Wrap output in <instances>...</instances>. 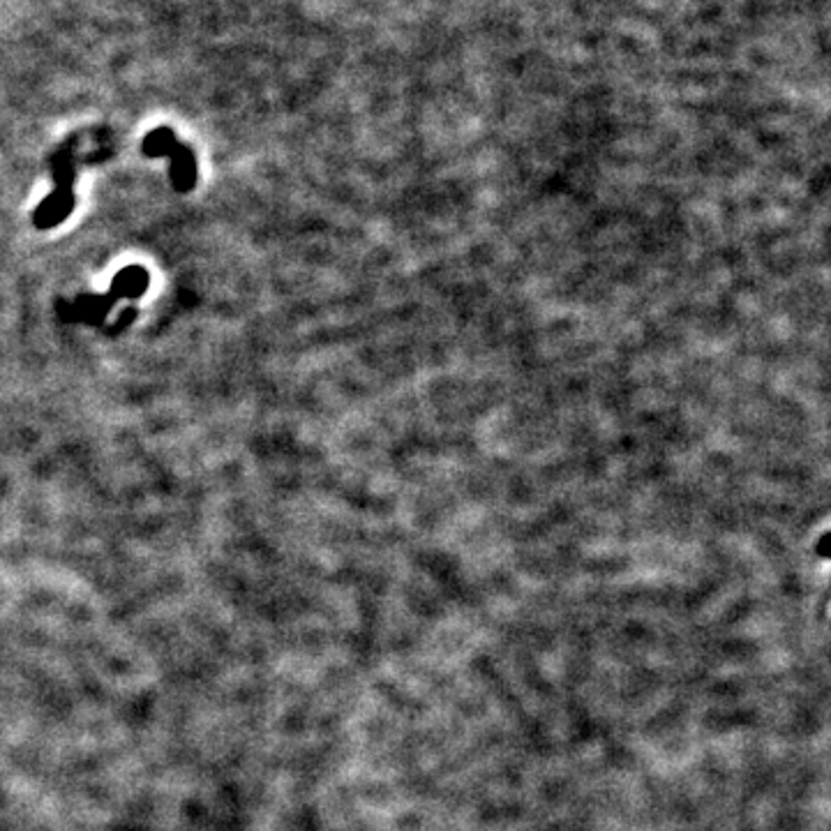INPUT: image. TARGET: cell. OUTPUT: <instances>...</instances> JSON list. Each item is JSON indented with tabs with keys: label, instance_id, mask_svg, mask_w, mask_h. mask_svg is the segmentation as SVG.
Returning a JSON list of instances; mask_svg holds the SVG:
<instances>
[{
	"label": "cell",
	"instance_id": "6da1fadb",
	"mask_svg": "<svg viewBox=\"0 0 831 831\" xmlns=\"http://www.w3.org/2000/svg\"><path fill=\"white\" fill-rule=\"evenodd\" d=\"M144 155L148 157H171V181L178 192H190L197 178V164H194V155L187 146L176 139L174 130L169 127H157L155 132L148 134L144 139Z\"/></svg>",
	"mask_w": 831,
	"mask_h": 831
}]
</instances>
